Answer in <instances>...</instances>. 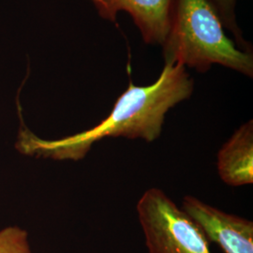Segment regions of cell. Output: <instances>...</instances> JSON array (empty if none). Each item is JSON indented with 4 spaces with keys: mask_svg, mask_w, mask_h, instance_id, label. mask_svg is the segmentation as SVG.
I'll list each match as a JSON object with an SVG mask.
<instances>
[{
    "mask_svg": "<svg viewBox=\"0 0 253 253\" xmlns=\"http://www.w3.org/2000/svg\"><path fill=\"white\" fill-rule=\"evenodd\" d=\"M193 89L194 81L186 67L164 62L162 73L153 84L140 86L129 80L107 118L97 126L53 141L40 139L27 131L21 137L20 149L53 160L78 161L89 152L95 143L106 138L141 139L152 143L162 135L167 113L190 99Z\"/></svg>",
    "mask_w": 253,
    "mask_h": 253,
    "instance_id": "cell-1",
    "label": "cell"
},
{
    "mask_svg": "<svg viewBox=\"0 0 253 253\" xmlns=\"http://www.w3.org/2000/svg\"><path fill=\"white\" fill-rule=\"evenodd\" d=\"M164 62L205 73L217 64L253 76V52H245L226 36L208 0H175L163 45Z\"/></svg>",
    "mask_w": 253,
    "mask_h": 253,
    "instance_id": "cell-2",
    "label": "cell"
},
{
    "mask_svg": "<svg viewBox=\"0 0 253 253\" xmlns=\"http://www.w3.org/2000/svg\"><path fill=\"white\" fill-rule=\"evenodd\" d=\"M136 210L149 253H211L207 238L163 190L151 188Z\"/></svg>",
    "mask_w": 253,
    "mask_h": 253,
    "instance_id": "cell-3",
    "label": "cell"
},
{
    "mask_svg": "<svg viewBox=\"0 0 253 253\" xmlns=\"http://www.w3.org/2000/svg\"><path fill=\"white\" fill-rule=\"evenodd\" d=\"M182 209L199 227L208 242L224 253H253V222L209 206L192 196L184 197Z\"/></svg>",
    "mask_w": 253,
    "mask_h": 253,
    "instance_id": "cell-4",
    "label": "cell"
},
{
    "mask_svg": "<svg viewBox=\"0 0 253 253\" xmlns=\"http://www.w3.org/2000/svg\"><path fill=\"white\" fill-rule=\"evenodd\" d=\"M101 18L117 23L119 11H126L146 44L163 46L168 34L175 0H90Z\"/></svg>",
    "mask_w": 253,
    "mask_h": 253,
    "instance_id": "cell-5",
    "label": "cell"
},
{
    "mask_svg": "<svg viewBox=\"0 0 253 253\" xmlns=\"http://www.w3.org/2000/svg\"><path fill=\"white\" fill-rule=\"evenodd\" d=\"M217 173L231 187L253 183V121L239 126L218 150Z\"/></svg>",
    "mask_w": 253,
    "mask_h": 253,
    "instance_id": "cell-6",
    "label": "cell"
},
{
    "mask_svg": "<svg viewBox=\"0 0 253 253\" xmlns=\"http://www.w3.org/2000/svg\"><path fill=\"white\" fill-rule=\"evenodd\" d=\"M216 11L224 29L229 30L234 37L239 49L245 52H253V47L246 41L235 17L236 0H208Z\"/></svg>",
    "mask_w": 253,
    "mask_h": 253,
    "instance_id": "cell-7",
    "label": "cell"
},
{
    "mask_svg": "<svg viewBox=\"0 0 253 253\" xmlns=\"http://www.w3.org/2000/svg\"><path fill=\"white\" fill-rule=\"evenodd\" d=\"M0 253H31L26 231L8 227L0 231Z\"/></svg>",
    "mask_w": 253,
    "mask_h": 253,
    "instance_id": "cell-8",
    "label": "cell"
}]
</instances>
